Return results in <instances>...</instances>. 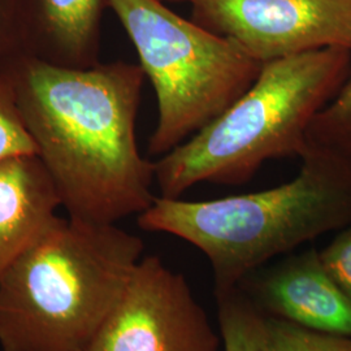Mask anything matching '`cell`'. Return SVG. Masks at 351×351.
Returning <instances> with one entry per match:
<instances>
[{
	"label": "cell",
	"mask_w": 351,
	"mask_h": 351,
	"mask_svg": "<svg viewBox=\"0 0 351 351\" xmlns=\"http://www.w3.org/2000/svg\"><path fill=\"white\" fill-rule=\"evenodd\" d=\"M0 72L69 217L116 224L150 208L155 167L136 134L146 78L139 64L72 69L14 53Z\"/></svg>",
	"instance_id": "1"
},
{
	"label": "cell",
	"mask_w": 351,
	"mask_h": 351,
	"mask_svg": "<svg viewBox=\"0 0 351 351\" xmlns=\"http://www.w3.org/2000/svg\"><path fill=\"white\" fill-rule=\"evenodd\" d=\"M298 175L276 188L211 201L156 197L138 215L146 232L184 239L211 264L215 293L252 271L351 223V162L307 145Z\"/></svg>",
	"instance_id": "2"
},
{
	"label": "cell",
	"mask_w": 351,
	"mask_h": 351,
	"mask_svg": "<svg viewBox=\"0 0 351 351\" xmlns=\"http://www.w3.org/2000/svg\"><path fill=\"white\" fill-rule=\"evenodd\" d=\"M143 241L58 217L0 275L1 351H81L121 298Z\"/></svg>",
	"instance_id": "3"
},
{
	"label": "cell",
	"mask_w": 351,
	"mask_h": 351,
	"mask_svg": "<svg viewBox=\"0 0 351 351\" xmlns=\"http://www.w3.org/2000/svg\"><path fill=\"white\" fill-rule=\"evenodd\" d=\"M351 72V50L329 47L264 63L213 123L154 162L164 198L203 182L242 185L269 159L301 156L315 116Z\"/></svg>",
	"instance_id": "4"
},
{
	"label": "cell",
	"mask_w": 351,
	"mask_h": 351,
	"mask_svg": "<svg viewBox=\"0 0 351 351\" xmlns=\"http://www.w3.org/2000/svg\"><path fill=\"white\" fill-rule=\"evenodd\" d=\"M132 40L158 103L149 154L163 156L197 134L255 82L263 63L229 38L160 0H107Z\"/></svg>",
	"instance_id": "5"
},
{
	"label": "cell",
	"mask_w": 351,
	"mask_h": 351,
	"mask_svg": "<svg viewBox=\"0 0 351 351\" xmlns=\"http://www.w3.org/2000/svg\"><path fill=\"white\" fill-rule=\"evenodd\" d=\"M221 345L185 276L149 255L81 351H220Z\"/></svg>",
	"instance_id": "6"
},
{
	"label": "cell",
	"mask_w": 351,
	"mask_h": 351,
	"mask_svg": "<svg viewBox=\"0 0 351 351\" xmlns=\"http://www.w3.org/2000/svg\"><path fill=\"white\" fill-rule=\"evenodd\" d=\"M191 20L261 63L329 47L351 50V0H190Z\"/></svg>",
	"instance_id": "7"
},
{
	"label": "cell",
	"mask_w": 351,
	"mask_h": 351,
	"mask_svg": "<svg viewBox=\"0 0 351 351\" xmlns=\"http://www.w3.org/2000/svg\"><path fill=\"white\" fill-rule=\"evenodd\" d=\"M237 288L264 316L351 337V297L329 275L316 249L265 264Z\"/></svg>",
	"instance_id": "8"
},
{
	"label": "cell",
	"mask_w": 351,
	"mask_h": 351,
	"mask_svg": "<svg viewBox=\"0 0 351 351\" xmlns=\"http://www.w3.org/2000/svg\"><path fill=\"white\" fill-rule=\"evenodd\" d=\"M106 7L107 0H16L19 53L62 68L95 66Z\"/></svg>",
	"instance_id": "9"
},
{
	"label": "cell",
	"mask_w": 351,
	"mask_h": 351,
	"mask_svg": "<svg viewBox=\"0 0 351 351\" xmlns=\"http://www.w3.org/2000/svg\"><path fill=\"white\" fill-rule=\"evenodd\" d=\"M60 206L37 155L0 162V275L50 229Z\"/></svg>",
	"instance_id": "10"
},
{
	"label": "cell",
	"mask_w": 351,
	"mask_h": 351,
	"mask_svg": "<svg viewBox=\"0 0 351 351\" xmlns=\"http://www.w3.org/2000/svg\"><path fill=\"white\" fill-rule=\"evenodd\" d=\"M224 351H261L264 315L239 288L215 293Z\"/></svg>",
	"instance_id": "11"
},
{
	"label": "cell",
	"mask_w": 351,
	"mask_h": 351,
	"mask_svg": "<svg viewBox=\"0 0 351 351\" xmlns=\"http://www.w3.org/2000/svg\"><path fill=\"white\" fill-rule=\"evenodd\" d=\"M307 145L333 151L351 162V72L337 95L315 116Z\"/></svg>",
	"instance_id": "12"
},
{
	"label": "cell",
	"mask_w": 351,
	"mask_h": 351,
	"mask_svg": "<svg viewBox=\"0 0 351 351\" xmlns=\"http://www.w3.org/2000/svg\"><path fill=\"white\" fill-rule=\"evenodd\" d=\"M261 351H351V337L330 335L264 316Z\"/></svg>",
	"instance_id": "13"
},
{
	"label": "cell",
	"mask_w": 351,
	"mask_h": 351,
	"mask_svg": "<svg viewBox=\"0 0 351 351\" xmlns=\"http://www.w3.org/2000/svg\"><path fill=\"white\" fill-rule=\"evenodd\" d=\"M17 155H37L14 98L12 86L0 72V162Z\"/></svg>",
	"instance_id": "14"
},
{
	"label": "cell",
	"mask_w": 351,
	"mask_h": 351,
	"mask_svg": "<svg viewBox=\"0 0 351 351\" xmlns=\"http://www.w3.org/2000/svg\"><path fill=\"white\" fill-rule=\"evenodd\" d=\"M319 254L329 275L351 297V223L339 229L337 236Z\"/></svg>",
	"instance_id": "15"
},
{
	"label": "cell",
	"mask_w": 351,
	"mask_h": 351,
	"mask_svg": "<svg viewBox=\"0 0 351 351\" xmlns=\"http://www.w3.org/2000/svg\"><path fill=\"white\" fill-rule=\"evenodd\" d=\"M19 52L16 0H0V62Z\"/></svg>",
	"instance_id": "16"
},
{
	"label": "cell",
	"mask_w": 351,
	"mask_h": 351,
	"mask_svg": "<svg viewBox=\"0 0 351 351\" xmlns=\"http://www.w3.org/2000/svg\"><path fill=\"white\" fill-rule=\"evenodd\" d=\"M160 1H164V3H168V1H189L190 3V0H160Z\"/></svg>",
	"instance_id": "17"
}]
</instances>
